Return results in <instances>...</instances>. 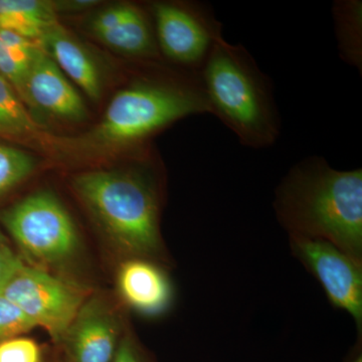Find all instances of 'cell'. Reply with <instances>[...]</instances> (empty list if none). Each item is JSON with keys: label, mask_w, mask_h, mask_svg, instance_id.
I'll return each mask as SVG.
<instances>
[{"label": "cell", "mask_w": 362, "mask_h": 362, "mask_svg": "<svg viewBox=\"0 0 362 362\" xmlns=\"http://www.w3.org/2000/svg\"><path fill=\"white\" fill-rule=\"evenodd\" d=\"M63 73L93 101L102 97V77L89 51L59 23L49 26L37 42Z\"/></svg>", "instance_id": "13"}, {"label": "cell", "mask_w": 362, "mask_h": 362, "mask_svg": "<svg viewBox=\"0 0 362 362\" xmlns=\"http://www.w3.org/2000/svg\"><path fill=\"white\" fill-rule=\"evenodd\" d=\"M42 361V349L32 338L18 337L0 341V362Z\"/></svg>", "instance_id": "20"}, {"label": "cell", "mask_w": 362, "mask_h": 362, "mask_svg": "<svg viewBox=\"0 0 362 362\" xmlns=\"http://www.w3.org/2000/svg\"><path fill=\"white\" fill-rule=\"evenodd\" d=\"M37 327L8 298L0 293V341L21 337Z\"/></svg>", "instance_id": "19"}, {"label": "cell", "mask_w": 362, "mask_h": 362, "mask_svg": "<svg viewBox=\"0 0 362 362\" xmlns=\"http://www.w3.org/2000/svg\"><path fill=\"white\" fill-rule=\"evenodd\" d=\"M206 113L211 109L199 74L145 76L117 92L94 128L59 138L58 152L85 157L132 148L181 119Z\"/></svg>", "instance_id": "2"}, {"label": "cell", "mask_w": 362, "mask_h": 362, "mask_svg": "<svg viewBox=\"0 0 362 362\" xmlns=\"http://www.w3.org/2000/svg\"><path fill=\"white\" fill-rule=\"evenodd\" d=\"M0 138L56 151L58 137L35 120L11 84L0 76Z\"/></svg>", "instance_id": "14"}, {"label": "cell", "mask_w": 362, "mask_h": 362, "mask_svg": "<svg viewBox=\"0 0 362 362\" xmlns=\"http://www.w3.org/2000/svg\"><path fill=\"white\" fill-rule=\"evenodd\" d=\"M159 54L181 70L199 74L223 25L211 7L199 2L158 1L150 4Z\"/></svg>", "instance_id": "6"}, {"label": "cell", "mask_w": 362, "mask_h": 362, "mask_svg": "<svg viewBox=\"0 0 362 362\" xmlns=\"http://www.w3.org/2000/svg\"><path fill=\"white\" fill-rule=\"evenodd\" d=\"M338 51L342 61L362 70L361 0H337L332 7Z\"/></svg>", "instance_id": "16"}, {"label": "cell", "mask_w": 362, "mask_h": 362, "mask_svg": "<svg viewBox=\"0 0 362 362\" xmlns=\"http://www.w3.org/2000/svg\"><path fill=\"white\" fill-rule=\"evenodd\" d=\"M1 221L16 244L35 261L58 264L77 251L75 223L52 192L28 195L4 211Z\"/></svg>", "instance_id": "5"}, {"label": "cell", "mask_w": 362, "mask_h": 362, "mask_svg": "<svg viewBox=\"0 0 362 362\" xmlns=\"http://www.w3.org/2000/svg\"><path fill=\"white\" fill-rule=\"evenodd\" d=\"M88 30L124 56L147 61L160 56L152 16L137 4H118L102 9L90 16Z\"/></svg>", "instance_id": "9"}, {"label": "cell", "mask_w": 362, "mask_h": 362, "mask_svg": "<svg viewBox=\"0 0 362 362\" xmlns=\"http://www.w3.org/2000/svg\"><path fill=\"white\" fill-rule=\"evenodd\" d=\"M37 47L18 49L7 47L0 42V76L6 78L21 99L23 98L26 76Z\"/></svg>", "instance_id": "18"}, {"label": "cell", "mask_w": 362, "mask_h": 362, "mask_svg": "<svg viewBox=\"0 0 362 362\" xmlns=\"http://www.w3.org/2000/svg\"><path fill=\"white\" fill-rule=\"evenodd\" d=\"M112 362H149L141 347L127 335L119 342L115 357Z\"/></svg>", "instance_id": "21"}, {"label": "cell", "mask_w": 362, "mask_h": 362, "mask_svg": "<svg viewBox=\"0 0 362 362\" xmlns=\"http://www.w3.org/2000/svg\"><path fill=\"white\" fill-rule=\"evenodd\" d=\"M121 170H93L73 185L105 233L131 258L156 262L160 235L161 190L153 164L142 160Z\"/></svg>", "instance_id": "3"}, {"label": "cell", "mask_w": 362, "mask_h": 362, "mask_svg": "<svg viewBox=\"0 0 362 362\" xmlns=\"http://www.w3.org/2000/svg\"><path fill=\"white\" fill-rule=\"evenodd\" d=\"M274 209L289 237L321 240L362 263V170L323 157L295 164L276 188Z\"/></svg>", "instance_id": "1"}, {"label": "cell", "mask_w": 362, "mask_h": 362, "mask_svg": "<svg viewBox=\"0 0 362 362\" xmlns=\"http://www.w3.org/2000/svg\"><path fill=\"white\" fill-rule=\"evenodd\" d=\"M52 1L0 0V30L37 42L49 26L58 23Z\"/></svg>", "instance_id": "15"}, {"label": "cell", "mask_w": 362, "mask_h": 362, "mask_svg": "<svg viewBox=\"0 0 362 362\" xmlns=\"http://www.w3.org/2000/svg\"><path fill=\"white\" fill-rule=\"evenodd\" d=\"M118 321L98 299L81 307L62 341L70 362H112L118 349Z\"/></svg>", "instance_id": "11"}, {"label": "cell", "mask_w": 362, "mask_h": 362, "mask_svg": "<svg viewBox=\"0 0 362 362\" xmlns=\"http://www.w3.org/2000/svg\"><path fill=\"white\" fill-rule=\"evenodd\" d=\"M23 103L64 120L87 118V107L51 57L39 47L33 56L23 88Z\"/></svg>", "instance_id": "10"}, {"label": "cell", "mask_w": 362, "mask_h": 362, "mask_svg": "<svg viewBox=\"0 0 362 362\" xmlns=\"http://www.w3.org/2000/svg\"><path fill=\"white\" fill-rule=\"evenodd\" d=\"M21 259L9 247L6 240L0 237V290L7 279L21 264Z\"/></svg>", "instance_id": "22"}, {"label": "cell", "mask_w": 362, "mask_h": 362, "mask_svg": "<svg viewBox=\"0 0 362 362\" xmlns=\"http://www.w3.org/2000/svg\"><path fill=\"white\" fill-rule=\"evenodd\" d=\"M117 285L124 302L142 315H162L173 304L170 279L151 259L130 258L124 262L118 271Z\"/></svg>", "instance_id": "12"}, {"label": "cell", "mask_w": 362, "mask_h": 362, "mask_svg": "<svg viewBox=\"0 0 362 362\" xmlns=\"http://www.w3.org/2000/svg\"><path fill=\"white\" fill-rule=\"evenodd\" d=\"M211 114L245 146L263 149L277 141L281 118L268 76L246 47L221 37L199 73Z\"/></svg>", "instance_id": "4"}, {"label": "cell", "mask_w": 362, "mask_h": 362, "mask_svg": "<svg viewBox=\"0 0 362 362\" xmlns=\"http://www.w3.org/2000/svg\"><path fill=\"white\" fill-rule=\"evenodd\" d=\"M35 166V159L28 152L0 144V194L28 177Z\"/></svg>", "instance_id": "17"}, {"label": "cell", "mask_w": 362, "mask_h": 362, "mask_svg": "<svg viewBox=\"0 0 362 362\" xmlns=\"http://www.w3.org/2000/svg\"><path fill=\"white\" fill-rule=\"evenodd\" d=\"M290 249L313 275L335 308L347 312L362 329V263L321 240L289 237Z\"/></svg>", "instance_id": "8"}, {"label": "cell", "mask_w": 362, "mask_h": 362, "mask_svg": "<svg viewBox=\"0 0 362 362\" xmlns=\"http://www.w3.org/2000/svg\"><path fill=\"white\" fill-rule=\"evenodd\" d=\"M99 4L95 0H65V1H52L54 11L57 13H78L92 8Z\"/></svg>", "instance_id": "23"}, {"label": "cell", "mask_w": 362, "mask_h": 362, "mask_svg": "<svg viewBox=\"0 0 362 362\" xmlns=\"http://www.w3.org/2000/svg\"><path fill=\"white\" fill-rule=\"evenodd\" d=\"M0 293L57 341L65 337L84 304V296L77 287L23 262L9 276Z\"/></svg>", "instance_id": "7"}]
</instances>
